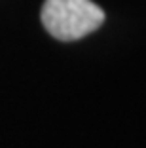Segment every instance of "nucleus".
<instances>
[{
  "label": "nucleus",
  "instance_id": "f257e3e1",
  "mask_svg": "<svg viewBox=\"0 0 146 148\" xmlns=\"http://www.w3.org/2000/svg\"><path fill=\"white\" fill-rule=\"evenodd\" d=\"M40 17L53 38L72 42L97 31L104 12L91 0H46Z\"/></svg>",
  "mask_w": 146,
  "mask_h": 148
}]
</instances>
